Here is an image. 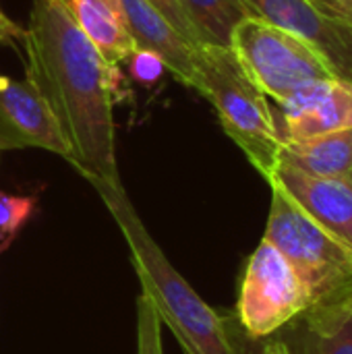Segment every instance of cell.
I'll return each mask as SVG.
<instances>
[{
	"mask_svg": "<svg viewBox=\"0 0 352 354\" xmlns=\"http://www.w3.org/2000/svg\"><path fill=\"white\" fill-rule=\"evenodd\" d=\"M25 73L52 110L73 162L100 191L118 189L110 64L77 27L62 0H33L27 25Z\"/></svg>",
	"mask_w": 352,
	"mask_h": 354,
	"instance_id": "obj_1",
	"label": "cell"
},
{
	"mask_svg": "<svg viewBox=\"0 0 352 354\" xmlns=\"http://www.w3.org/2000/svg\"><path fill=\"white\" fill-rule=\"evenodd\" d=\"M100 193L129 241L133 266L143 282L145 295L151 299L160 319L176 334L187 354H234L222 317L207 307L164 259L158 245L147 236L133 214L122 189L118 187Z\"/></svg>",
	"mask_w": 352,
	"mask_h": 354,
	"instance_id": "obj_2",
	"label": "cell"
},
{
	"mask_svg": "<svg viewBox=\"0 0 352 354\" xmlns=\"http://www.w3.org/2000/svg\"><path fill=\"white\" fill-rule=\"evenodd\" d=\"M193 66V87L210 100L224 133L268 180L282 149L268 95L251 79L232 48L197 46Z\"/></svg>",
	"mask_w": 352,
	"mask_h": 354,
	"instance_id": "obj_3",
	"label": "cell"
},
{
	"mask_svg": "<svg viewBox=\"0 0 352 354\" xmlns=\"http://www.w3.org/2000/svg\"><path fill=\"white\" fill-rule=\"evenodd\" d=\"M272 187L266 241L293 266L309 295V322L352 303V249L315 224L282 189Z\"/></svg>",
	"mask_w": 352,
	"mask_h": 354,
	"instance_id": "obj_4",
	"label": "cell"
},
{
	"mask_svg": "<svg viewBox=\"0 0 352 354\" xmlns=\"http://www.w3.org/2000/svg\"><path fill=\"white\" fill-rule=\"evenodd\" d=\"M230 48L259 89L276 104L313 81L334 77L309 44L259 17H247L237 25Z\"/></svg>",
	"mask_w": 352,
	"mask_h": 354,
	"instance_id": "obj_5",
	"label": "cell"
},
{
	"mask_svg": "<svg viewBox=\"0 0 352 354\" xmlns=\"http://www.w3.org/2000/svg\"><path fill=\"white\" fill-rule=\"evenodd\" d=\"M309 309V295L286 261L266 239L253 251L239 297V319L249 336L263 338Z\"/></svg>",
	"mask_w": 352,
	"mask_h": 354,
	"instance_id": "obj_6",
	"label": "cell"
},
{
	"mask_svg": "<svg viewBox=\"0 0 352 354\" xmlns=\"http://www.w3.org/2000/svg\"><path fill=\"white\" fill-rule=\"evenodd\" d=\"M251 12L309 44L336 79L352 85V25L315 0H245Z\"/></svg>",
	"mask_w": 352,
	"mask_h": 354,
	"instance_id": "obj_7",
	"label": "cell"
},
{
	"mask_svg": "<svg viewBox=\"0 0 352 354\" xmlns=\"http://www.w3.org/2000/svg\"><path fill=\"white\" fill-rule=\"evenodd\" d=\"M278 108L280 143L352 129V85L336 77L313 81L280 102Z\"/></svg>",
	"mask_w": 352,
	"mask_h": 354,
	"instance_id": "obj_8",
	"label": "cell"
},
{
	"mask_svg": "<svg viewBox=\"0 0 352 354\" xmlns=\"http://www.w3.org/2000/svg\"><path fill=\"white\" fill-rule=\"evenodd\" d=\"M0 141L6 149L39 147L68 160V147L52 110L27 79L0 75Z\"/></svg>",
	"mask_w": 352,
	"mask_h": 354,
	"instance_id": "obj_9",
	"label": "cell"
},
{
	"mask_svg": "<svg viewBox=\"0 0 352 354\" xmlns=\"http://www.w3.org/2000/svg\"><path fill=\"white\" fill-rule=\"evenodd\" d=\"M270 185L282 189L315 224L352 249V183L305 174L278 162Z\"/></svg>",
	"mask_w": 352,
	"mask_h": 354,
	"instance_id": "obj_10",
	"label": "cell"
},
{
	"mask_svg": "<svg viewBox=\"0 0 352 354\" xmlns=\"http://www.w3.org/2000/svg\"><path fill=\"white\" fill-rule=\"evenodd\" d=\"M135 50L158 54L166 68L187 87H193V46L145 0H120Z\"/></svg>",
	"mask_w": 352,
	"mask_h": 354,
	"instance_id": "obj_11",
	"label": "cell"
},
{
	"mask_svg": "<svg viewBox=\"0 0 352 354\" xmlns=\"http://www.w3.org/2000/svg\"><path fill=\"white\" fill-rule=\"evenodd\" d=\"M62 4L110 64H118L135 52L120 0H62Z\"/></svg>",
	"mask_w": 352,
	"mask_h": 354,
	"instance_id": "obj_12",
	"label": "cell"
},
{
	"mask_svg": "<svg viewBox=\"0 0 352 354\" xmlns=\"http://www.w3.org/2000/svg\"><path fill=\"white\" fill-rule=\"evenodd\" d=\"M278 162L305 174L324 178H349L352 170V129L282 143Z\"/></svg>",
	"mask_w": 352,
	"mask_h": 354,
	"instance_id": "obj_13",
	"label": "cell"
},
{
	"mask_svg": "<svg viewBox=\"0 0 352 354\" xmlns=\"http://www.w3.org/2000/svg\"><path fill=\"white\" fill-rule=\"evenodd\" d=\"M180 4L203 46L230 48L237 25L255 17L245 0H180Z\"/></svg>",
	"mask_w": 352,
	"mask_h": 354,
	"instance_id": "obj_14",
	"label": "cell"
},
{
	"mask_svg": "<svg viewBox=\"0 0 352 354\" xmlns=\"http://www.w3.org/2000/svg\"><path fill=\"white\" fill-rule=\"evenodd\" d=\"M309 328L315 336L313 354H352V313L340 311L311 319Z\"/></svg>",
	"mask_w": 352,
	"mask_h": 354,
	"instance_id": "obj_15",
	"label": "cell"
},
{
	"mask_svg": "<svg viewBox=\"0 0 352 354\" xmlns=\"http://www.w3.org/2000/svg\"><path fill=\"white\" fill-rule=\"evenodd\" d=\"M35 212V197L0 191V253L15 241L19 230Z\"/></svg>",
	"mask_w": 352,
	"mask_h": 354,
	"instance_id": "obj_16",
	"label": "cell"
},
{
	"mask_svg": "<svg viewBox=\"0 0 352 354\" xmlns=\"http://www.w3.org/2000/svg\"><path fill=\"white\" fill-rule=\"evenodd\" d=\"M160 324L162 319L151 299L143 292L139 297V354H164Z\"/></svg>",
	"mask_w": 352,
	"mask_h": 354,
	"instance_id": "obj_17",
	"label": "cell"
},
{
	"mask_svg": "<svg viewBox=\"0 0 352 354\" xmlns=\"http://www.w3.org/2000/svg\"><path fill=\"white\" fill-rule=\"evenodd\" d=\"M145 2H149L193 48L203 46L201 39H199V35H197V31H195V27H193V23L187 17L180 0H145Z\"/></svg>",
	"mask_w": 352,
	"mask_h": 354,
	"instance_id": "obj_18",
	"label": "cell"
},
{
	"mask_svg": "<svg viewBox=\"0 0 352 354\" xmlns=\"http://www.w3.org/2000/svg\"><path fill=\"white\" fill-rule=\"evenodd\" d=\"M129 73L135 81L143 83V85H151L156 83L162 73L166 71V64L164 60L154 54V52H147V50H135L129 58Z\"/></svg>",
	"mask_w": 352,
	"mask_h": 354,
	"instance_id": "obj_19",
	"label": "cell"
},
{
	"mask_svg": "<svg viewBox=\"0 0 352 354\" xmlns=\"http://www.w3.org/2000/svg\"><path fill=\"white\" fill-rule=\"evenodd\" d=\"M27 37V27H21L19 23H15L2 8H0V44L8 46L12 50H17V46L25 41Z\"/></svg>",
	"mask_w": 352,
	"mask_h": 354,
	"instance_id": "obj_20",
	"label": "cell"
},
{
	"mask_svg": "<svg viewBox=\"0 0 352 354\" xmlns=\"http://www.w3.org/2000/svg\"><path fill=\"white\" fill-rule=\"evenodd\" d=\"M322 8H326L330 15L342 19L344 23L352 25V0H315Z\"/></svg>",
	"mask_w": 352,
	"mask_h": 354,
	"instance_id": "obj_21",
	"label": "cell"
},
{
	"mask_svg": "<svg viewBox=\"0 0 352 354\" xmlns=\"http://www.w3.org/2000/svg\"><path fill=\"white\" fill-rule=\"evenodd\" d=\"M263 354H290V353H288V348H286L282 342H274V344H268V346H266Z\"/></svg>",
	"mask_w": 352,
	"mask_h": 354,
	"instance_id": "obj_22",
	"label": "cell"
},
{
	"mask_svg": "<svg viewBox=\"0 0 352 354\" xmlns=\"http://www.w3.org/2000/svg\"><path fill=\"white\" fill-rule=\"evenodd\" d=\"M2 151H6V147H4V143L0 141V156H2Z\"/></svg>",
	"mask_w": 352,
	"mask_h": 354,
	"instance_id": "obj_23",
	"label": "cell"
},
{
	"mask_svg": "<svg viewBox=\"0 0 352 354\" xmlns=\"http://www.w3.org/2000/svg\"><path fill=\"white\" fill-rule=\"evenodd\" d=\"M346 311H349V313H352V303L349 305V307H346Z\"/></svg>",
	"mask_w": 352,
	"mask_h": 354,
	"instance_id": "obj_24",
	"label": "cell"
},
{
	"mask_svg": "<svg viewBox=\"0 0 352 354\" xmlns=\"http://www.w3.org/2000/svg\"><path fill=\"white\" fill-rule=\"evenodd\" d=\"M349 180H351V183H352V170H351V174H349Z\"/></svg>",
	"mask_w": 352,
	"mask_h": 354,
	"instance_id": "obj_25",
	"label": "cell"
}]
</instances>
